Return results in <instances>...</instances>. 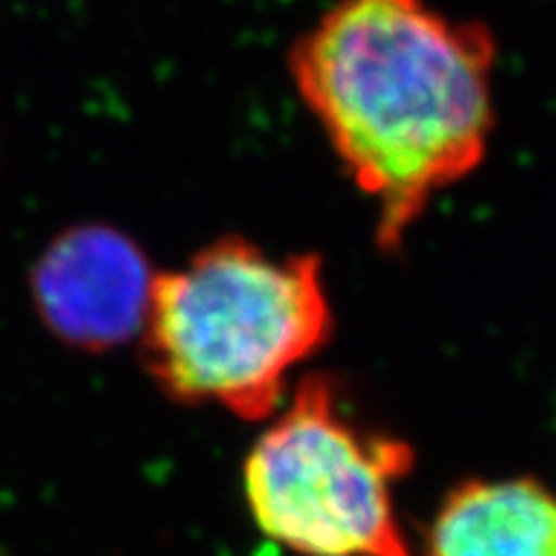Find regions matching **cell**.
I'll return each instance as SVG.
<instances>
[{
	"label": "cell",
	"instance_id": "6da1fadb",
	"mask_svg": "<svg viewBox=\"0 0 556 556\" xmlns=\"http://www.w3.org/2000/svg\"><path fill=\"white\" fill-rule=\"evenodd\" d=\"M497 39L428 0H336L289 50L299 99L397 250L495 135Z\"/></svg>",
	"mask_w": 556,
	"mask_h": 556
},
{
	"label": "cell",
	"instance_id": "7a4b0ae2",
	"mask_svg": "<svg viewBox=\"0 0 556 556\" xmlns=\"http://www.w3.org/2000/svg\"><path fill=\"white\" fill-rule=\"evenodd\" d=\"M332 328L319 255H274L225 235L155 276L139 351L170 400L255 422L278 413L291 371L328 345Z\"/></svg>",
	"mask_w": 556,
	"mask_h": 556
},
{
	"label": "cell",
	"instance_id": "3957f363",
	"mask_svg": "<svg viewBox=\"0 0 556 556\" xmlns=\"http://www.w3.org/2000/svg\"><path fill=\"white\" fill-rule=\"evenodd\" d=\"M415 469L405 438L368 426L338 381L307 374L242 467L255 526L299 556H409L394 486Z\"/></svg>",
	"mask_w": 556,
	"mask_h": 556
},
{
	"label": "cell",
	"instance_id": "277c9868",
	"mask_svg": "<svg viewBox=\"0 0 556 556\" xmlns=\"http://www.w3.org/2000/svg\"><path fill=\"white\" fill-rule=\"evenodd\" d=\"M155 276L129 235L109 225L60 232L34 263V309L60 343L75 351H114L144 328Z\"/></svg>",
	"mask_w": 556,
	"mask_h": 556
},
{
	"label": "cell",
	"instance_id": "5b68a950",
	"mask_svg": "<svg viewBox=\"0 0 556 556\" xmlns=\"http://www.w3.org/2000/svg\"><path fill=\"white\" fill-rule=\"evenodd\" d=\"M420 556H556V495L539 479H469L438 507Z\"/></svg>",
	"mask_w": 556,
	"mask_h": 556
}]
</instances>
